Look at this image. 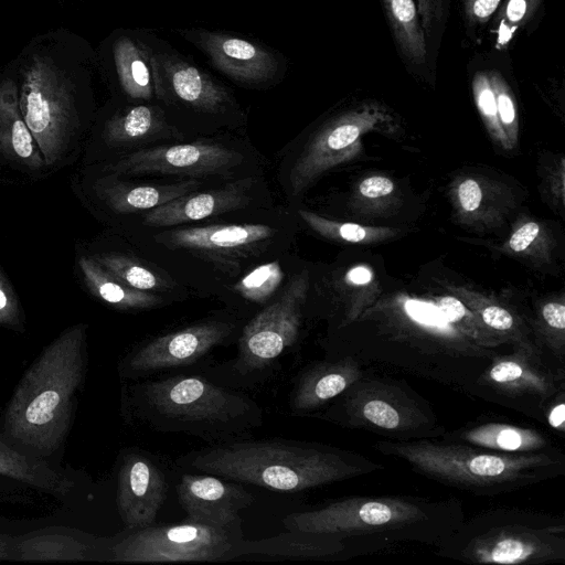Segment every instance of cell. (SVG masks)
Masks as SVG:
<instances>
[{"instance_id": "obj_8", "label": "cell", "mask_w": 565, "mask_h": 565, "mask_svg": "<svg viewBox=\"0 0 565 565\" xmlns=\"http://www.w3.org/2000/svg\"><path fill=\"white\" fill-rule=\"evenodd\" d=\"M154 102L189 139L245 129L247 115L234 93L168 41L147 31Z\"/></svg>"}, {"instance_id": "obj_1", "label": "cell", "mask_w": 565, "mask_h": 565, "mask_svg": "<svg viewBox=\"0 0 565 565\" xmlns=\"http://www.w3.org/2000/svg\"><path fill=\"white\" fill-rule=\"evenodd\" d=\"M298 225L291 206L273 204L189 225L126 230L125 234L143 257L192 296L211 298L249 268L291 249Z\"/></svg>"}, {"instance_id": "obj_12", "label": "cell", "mask_w": 565, "mask_h": 565, "mask_svg": "<svg viewBox=\"0 0 565 565\" xmlns=\"http://www.w3.org/2000/svg\"><path fill=\"white\" fill-rule=\"evenodd\" d=\"M243 520L227 525L185 519L177 524L131 529L110 546V562L168 563L231 559L233 548L244 539Z\"/></svg>"}, {"instance_id": "obj_40", "label": "cell", "mask_w": 565, "mask_h": 565, "mask_svg": "<svg viewBox=\"0 0 565 565\" xmlns=\"http://www.w3.org/2000/svg\"><path fill=\"white\" fill-rule=\"evenodd\" d=\"M545 419L550 427L563 434L565 430L564 392L557 395L545 412Z\"/></svg>"}, {"instance_id": "obj_30", "label": "cell", "mask_w": 565, "mask_h": 565, "mask_svg": "<svg viewBox=\"0 0 565 565\" xmlns=\"http://www.w3.org/2000/svg\"><path fill=\"white\" fill-rule=\"evenodd\" d=\"M78 266L87 289L108 306L129 312L149 311L172 305L158 295L130 288L99 265L92 255L78 258Z\"/></svg>"}, {"instance_id": "obj_2", "label": "cell", "mask_w": 565, "mask_h": 565, "mask_svg": "<svg viewBox=\"0 0 565 565\" xmlns=\"http://www.w3.org/2000/svg\"><path fill=\"white\" fill-rule=\"evenodd\" d=\"M183 470L278 492H300L383 470L359 452L331 445L282 439H241L213 444L180 456Z\"/></svg>"}, {"instance_id": "obj_6", "label": "cell", "mask_w": 565, "mask_h": 565, "mask_svg": "<svg viewBox=\"0 0 565 565\" xmlns=\"http://www.w3.org/2000/svg\"><path fill=\"white\" fill-rule=\"evenodd\" d=\"M86 327L76 324L52 341L17 386L4 414L7 435L42 455L63 443L72 401L85 373Z\"/></svg>"}, {"instance_id": "obj_41", "label": "cell", "mask_w": 565, "mask_h": 565, "mask_svg": "<svg viewBox=\"0 0 565 565\" xmlns=\"http://www.w3.org/2000/svg\"><path fill=\"white\" fill-rule=\"evenodd\" d=\"M338 234L348 242L358 243L365 237V230L358 224L345 223L338 227Z\"/></svg>"}, {"instance_id": "obj_35", "label": "cell", "mask_w": 565, "mask_h": 565, "mask_svg": "<svg viewBox=\"0 0 565 565\" xmlns=\"http://www.w3.org/2000/svg\"><path fill=\"white\" fill-rule=\"evenodd\" d=\"M503 1L460 0L461 20L468 40L475 43L479 42Z\"/></svg>"}, {"instance_id": "obj_16", "label": "cell", "mask_w": 565, "mask_h": 565, "mask_svg": "<svg viewBox=\"0 0 565 565\" xmlns=\"http://www.w3.org/2000/svg\"><path fill=\"white\" fill-rule=\"evenodd\" d=\"M275 204L264 172L205 184L142 213L124 230L166 228L189 225L224 214Z\"/></svg>"}, {"instance_id": "obj_3", "label": "cell", "mask_w": 565, "mask_h": 565, "mask_svg": "<svg viewBox=\"0 0 565 565\" xmlns=\"http://www.w3.org/2000/svg\"><path fill=\"white\" fill-rule=\"evenodd\" d=\"M122 411L150 430L186 434L210 445L252 438L264 423L252 397L200 374L134 381L122 390Z\"/></svg>"}, {"instance_id": "obj_21", "label": "cell", "mask_w": 565, "mask_h": 565, "mask_svg": "<svg viewBox=\"0 0 565 565\" xmlns=\"http://www.w3.org/2000/svg\"><path fill=\"white\" fill-rule=\"evenodd\" d=\"M305 265L291 249L249 268L218 289L213 298L247 321L273 302Z\"/></svg>"}, {"instance_id": "obj_28", "label": "cell", "mask_w": 565, "mask_h": 565, "mask_svg": "<svg viewBox=\"0 0 565 565\" xmlns=\"http://www.w3.org/2000/svg\"><path fill=\"white\" fill-rule=\"evenodd\" d=\"M347 548L344 542L332 535L288 530L267 539L241 540L233 548L231 559L255 554L294 558H335L342 556Z\"/></svg>"}, {"instance_id": "obj_31", "label": "cell", "mask_w": 565, "mask_h": 565, "mask_svg": "<svg viewBox=\"0 0 565 565\" xmlns=\"http://www.w3.org/2000/svg\"><path fill=\"white\" fill-rule=\"evenodd\" d=\"M0 475L21 481L57 498H65L74 482L43 460L11 447L0 435Z\"/></svg>"}, {"instance_id": "obj_20", "label": "cell", "mask_w": 565, "mask_h": 565, "mask_svg": "<svg viewBox=\"0 0 565 565\" xmlns=\"http://www.w3.org/2000/svg\"><path fill=\"white\" fill-rule=\"evenodd\" d=\"M99 137L102 145L113 151L108 162L156 145L190 140L158 103L125 99L104 120Z\"/></svg>"}, {"instance_id": "obj_7", "label": "cell", "mask_w": 565, "mask_h": 565, "mask_svg": "<svg viewBox=\"0 0 565 565\" xmlns=\"http://www.w3.org/2000/svg\"><path fill=\"white\" fill-rule=\"evenodd\" d=\"M435 553L468 564H565V520L520 508L486 510L465 519Z\"/></svg>"}, {"instance_id": "obj_36", "label": "cell", "mask_w": 565, "mask_h": 565, "mask_svg": "<svg viewBox=\"0 0 565 565\" xmlns=\"http://www.w3.org/2000/svg\"><path fill=\"white\" fill-rule=\"evenodd\" d=\"M0 324L20 327L19 302L7 279L0 270Z\"/></svg>"}, {"instance_id": "obj_9", "label": "cell", "mask_w": 565, "mask_h": 565, "mask_svg": "<svg viewBox=\"0 0 565 565\" xmlns=\"http://www.w3.org/2000/svg\"><path fill=\"white\" fill-rule=\"evenodd\" d=\"M313 415L390 440L439 438L446 431L433 406L407 383L366 373Z\"/></svg>"}, {"instance_id": "obj_13", "label": "cell", "mask_w": 565, "mask_h": 565, "mask_svg": "<svg viewBox=\"0 0 565 565\" xmlns=\"http://www.w3.org/2000/svg\"><path fill=\"white\" fill-rule=\"evenodd\" d=\"M246 321L227 309L136 344L119 362L122 379L138 381L203 361L236 342Z\"/></svg>"}, {"instance_id": "obj_39", "label": "cell", "mask_w": 565, "mask_h": 565, "mask_svg": "<svg viewBox=\"0 0 565 565\" xmlns=\"http://www.w3.org/2000/svg\"><path fill=\"white\" fill-rule=\"evenodd\" d=\"M540 227L536 223L530 222L521 226L510 238V247L514 252L526 249L539 235Z\"/></svg>"}, {"instance_id": "obj_27", "label": "cell", "mask_w": 565, "mask_h": 565, "mask_svg": "<svg viewBox=\"0 0 565 565\" xmlns=\"http://www.w3.org/2000/svg\"><path fill=\"white\" fill-rule=\"evenodd\" d=\"M440 439L502 454H526L555 447L545 433L502 422H484L445 431Z\"/></svg>"}, {"instance_id": "obj_25", "label": "cell", "mask_w": 565, "mask_h": 565, "mask_svg": "<svg viewBox=\"0 0 565 565\" xmlns=\"http://www.w3.org/2000/svg\"><path fill=\"white\" fill-rule=\"evenodd\" d=\"M128 244L129 247L126 249L103 250L92 256L107 271L132 289L158 295L172 303L183 302L192 297L188 288L143 257L129 242Z\"/></svg>"}, {"instance_id": "obj_17", "label": "cell", "mask_w": 565, "mask_h": 565, "mask_svg": "<svg viewBox=\"0 0 565 565\" xmlns=\"http://www.w3.org/2000/svg\"><path fill=\"white\" fill-rule=\"evenodd\" d=\"M177 31L216 71L241 87L267 89L280 83L286 75L284 55L263 43L226 31L202 28Z\"/></svg>"}, {"instance_id": "obj_34", "label": "cell", "mask_w": 565, "mask_h": 565, "mask_svg": "<svg viewBox=\"0 0 565 565\" xmlns=\"http://www.w3.org/2000/svg\"><path fill=\"white\" fill-rule=\"evenodd\" d=\"M451 0H416L431 65L436 68L441 39L450 15Z\"/></svg>"}, {"instance_id": "obj_42", "label": "cell", "mask_w": 565, "mask_h": 565, "mask_svg": "<svg viewBox=\"0 0 565 565\" xmlns=\"http://www.w3.org/2000/svg\"><path fill=\"white\" fill-rule=\"evenodd\" d=\"M347 279L355 285H364L371 281L372 273L364 267H355L348 271Z\"/></svg>"}, {"instance_id": "obj_18", "label": "cell", "mask_w": 565, "mask_h": 565, "mask_svg": "<svg viewBox=\"0 0 565 565\" xmlns=\"http://www.w3.org/2000/svg\"><path fill=\"white\" fill-rule=\"evenodd\" d=\"M168 480L158 460L140 449H128L120 459L116 503L126 529L154 524L168 494Z\"/></svg>"}, {"instance_id": "obj_32", "label": "cell", "mask_w": 565, "mask_h": 565, "mask_svg": "<svg viewBox=\"0 0 565 565\" xmlns=\"http://www.w3.org/2000/svg\"><path fill=\"white\" fill-rule=\"evenodd\" d=\"M544 6L545 0H504L486 32L492 50L507 52L522 33L531 34L543 15Z\"/></svg>"}, {"instance_id": "obj_38", "label": "cell", "mask_w": 565, "mask_h": 565, "mask_svg": "<svg viewBox=\"0 0 565 565\" xmlns=\"http://www.w3.org/2000/svg\"><path fill=\"white\" fill-rule=\"evenodd\" d=\"M393 182L384 177H371L362 181L360 192L366 198H381L393 191Z\"/></svg>"}, {"instance_id": "obj_19", "label": "cell", "mask_w": 565, "mask_h": 565, "mask_svg": "<svg viewBox=\"0 0 565 565\" xmlns=\"http://www.w3.org/2000/svg\"><path fill=\"white\" fill-rule=\"evenodd\" d=\"M93 182L94 198L122 225L159 205L192 192L209 182L193 179H141L124 177L100 167ZM214 183V182H212Z\"/></svg>"}, {"instance_id": "obj_26", "label": "cell", "mask_w": 565, "mask_h": 565, "mask_svg": "<svg viewBox=\"0 0 565 565\" xmlns=\"http://www.w3.org/2000/svg\"><path fill=\"white\" fill-rule=\"evenodd\" d=\"M398 56L416 77L434 79L425 33L414 0H379Z\"/></svg>"}, {"instance_id": "obj_37", "label": "cell", "mask_w": 565, "mask_h": 565, "mask_svg": "<svg viewBox=\"0 0 565 565\" xmlns=\"http://www.w3.org/2000/svg\"><path fill=\"white\" fill-rule=\"evenodd\" d=\"M458 195L460 204L466 211L477 210L482 200V193L479 184L471 179L463 181L459 185Z\"/></svg>"}, {"instance_id": "obj_5", "label": "cell", "mask_w": 565, "mask_h": 565, "mask_svg": "<svg viewBox=\"0 0 565 565\" xmlns=\"http://www.w3.org/2000/svg\"><path fill=\"white\" fill-rule=\"evenodd\" d=\"M380 454L407 463L430 480L476 495H499L531 487L565 473V455L558 448L502 454L440 438L381 440Z\"/></svg>"}, {"instance_id": "obj_43", "label": "cell", "mask_w": 565, "mask_h": 565, "mask_svg": "<svg viewBox=\"0 0 565 565\" xmlns=\"http://www.w3.org/2000/svg\"><path fill=\"white\" fill-rule=\"evenodd\" d=\"M7 556L6 543L0 539V559Z\"/></svg>"}, {"instance_id": "obj_22", "label": "cell", "mask_w": 565, "mask_h": 565, "mask_svg": "<svg viewBox=\"0 0 565 565\" xmlns=\"http://www.w3.org/2000/svg\"><path fill=\"white\" fill-rule=\"evenodd\" d=\"M175 491L188 520L216 525L241 521L255 500L239 482L210 473H182Z\"/></svg>"}, {"instance_id": "obj_24", "label": "cell", "mask_w": 565, "mask_h": 565, "mask_svg": "<svg viewBox=\"0 0 565 565\" xmlns=\"http://www.w3.org/2000/svg\"><path fill=\"white\" fill-rule=\"evenodd\" d=\"M110 62L121 99L154 102L147 30L119 32L110 43Z\"/></svg>"}, {"instance_id": "obj_10", "label": "cell", "mask_w": 565, "mask_h": 565, "mask_svg": "<svg viewBox=\"0 0 565 565\" xmlns=\"http://www.w3.org/2000/svg\"><path fill=\"white\" fill-rule=\"evenodd\" d=\"M102 167L129 178L193 179L209 183L264 172L259 152L237 134L160 143Z\"/></svg>"}, {"instance_id": "obj_11", "label": "cell", "mask_w": 565, "mask_h": 565, "mask_svg": "<svg viewBox=\"0 0 565 565\" xmlns=\"http://www.w3.org/2000/svg\"><path fill=\"white\" fill-rule=\"evenodd\" d=\"M309 276L310 269L305 266L277 299L249 318L236 340V356L206 369V377L235 390L266 379L277 360L299 338Z\"/></svg>"}, {"instance_id": "obj_4", "label": "cell", "mask_w": 565, "mask_h": 565, "mask_svg": "<svg viewBox=\"0 0 565 565\" xmlns=\"http://www.w3.org/2000/svg\"><path fill=\"white\" fill-rule=\"evenodd\" d=\"M465 520L457 498L369 495L337 499L320 508L292 512L281 523L287 530L332 535L348 547L366 548L394 543L439 546Z\"/></svg>"}, {"instance_id": "obj_15", "label": "cell", "mask_w": 565, "mask_h": 565, "mask_svg": "<svg viewBox=\"0 0 565 565\" xmlns=\"http://www.w3.org/2000/svg\"><path fill=\"white\" fill-rule=\"evenodd\" d=\"M19 105L45 164H55L77 128V116L66 82L49 60L35 56L24 70Z\"/></svg>"}, {"instance_id": "obj_14", "label": "cell", "mask_w": 565, "mask_h": 565, "mask_svg": "<svg viewBox=\"0 0 565 565\" xmlns=\"http://www.w3.org/2000/svg\"><path fill=\"white\" fill-rule=\"evenodd\" d=\"M564 369L552 370L539 349L513 347L498 354L476 381L473 396L541 418L564 392Z\"/></svg>"}, {"instance_id": "obj_29", "label": "cell", "mask_w": 565, "mask_h": 565, "mask_svg": "<svg viewBox=\"0 0 565 565\" xmlns=\"http://www.w3.org/2000/svg\"><path fill=\"white\" fill-rule=\"evenodd\" d=\"M0 153L33 170L45 164L21 114L18 88L10 79L0 84Z\"/></svg>"}, {"instance_id": "obj_23", "label": "cell", "mask_w": 565, "mask_h": 565, "mask_svg": "<svg viewBox=\"0 0 565 565\" xmlns=\"http://www.w3.org/2000/svg\"><path fill=\"white\" fill-rule=\"evenodd\" d=\"M364 373L363 365L350 355L308 365L294 382L289 395L291 413L308 415L322 409Z\"/></svg>"}, {"instance_id": "obj_33", "label": "cell", "mask_w": 565, "mask_h": 565, "mask_svg": "<svg viewBox=\"0 0 565 565\" xmlns=\"http://www.w3.org/2000/svg\"><path fill=\"white\" fill-rule=\"evenodd\" d=\"M89 550L72 536L43 534L19 543L17 557L21 561H84L89 558Z\"/></svg>"}]
</instances>
